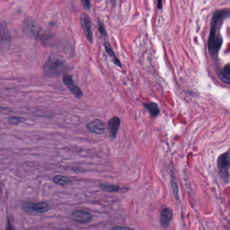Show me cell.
<instances>
[{
	"label": "cell",
	"mask_w": 230,
	"mask_h": 230,
	"mask_svg": "<svg viewBox=\"0 0 230 230\" xmlns=\"http://www.w3.org/2000/svg\"><path fill=\"white\" fill-rule=\"evenodd\" d=\"M226 11L216 12L211 20V31L208 40L209 50L212 55H216L219 52L223 43V39L219 33H217V24L219 21L226 16Z\"/></svg>",
	"instance_id": "6da1fadb"
},
{
	"label": "cell",
	"mask_w": 230,
	"mask_h": 230,
	"mask_svg": "<svg viewBox=\"0 0 230 230\" xmlns=\"http://www.w3.org/2000/svg\"><path fill=\"white\" fill-rule=\"evenodd\" d=\"M66 69L65 63L55 57H50L46 61L43 68L45 74L49 77L59 76Z\"/></svg>",
	"instance_id": "7a4b0ae2"
},
{
	"label": "cell",
	"mask_w": 230,
	"mask_h": 230,
	"mask_svg": "<svg viewBox=\"0 0 230 230\" xmlns=\"http://www.w3.org/2000/svg\"><path fill=\"white\" fill-rule=\"evenodd\" d=\"M22 28L24 34L31 38L38 40H44L47 39V36L43 28L32 18L25 19Z\"/></svg>",
	"instance_id": "3957f363"
},
{
	"label": "cell",
	"mask_w": 230,
	"mask_h": 230,
	"mask_svg": "<svg viewBox=\"0 0 230 230\" xmlns=\"http://www.w3.org/2000/svg\"><path fill=\"white\" fill-rule=\"evenodd\" d=\"M217 167L221 177L224 181L228 182L229 178L230 170V156L229 153H224L219 157L217 160Z\"/></svg>",
	"instance_id": "277c9868"
},
{
	"label": "cell",
	"mask_w": 230,
	"mask_h": 230,
	"mask_svg": "<svg viewBox=\"0 0 230 230\" xmlns=\"http://www.w3.org/2000/svg\"><path fill=\"white\" fill-rule=\"evenodd\" d=\"M11 45V36L6 24L0 23V52L9 49Z\"/></svg>",
	"instance_id": "5b68a950"
},
{
	"label": "cell",
	"mask_w": 230,
	"mask_h": 230,
	"mask_svg": "<svg viewBox=\"0 0 230 230\" xmlns=\"http://www.w3.org/2000/svg\"><path fill=\"white\" fill-rule=\"evenodd\" d=\"M63 82L64 84L68 87V90L72 92L76 98H80L82 97L83 93L79 87L76 85V83L73 82L72 77L69 75L64 73L63 76Z\"/></svg>",
	"instance_id": "8992f818"
},
{
	"label": "cell",
	"mask_w": 230,
	"mask_h": 230,
	"mask_svg": "<svg viewBox=\"0 0 230 230\" xmlns=\"http://www.w3.org/2000/svg\"><path fill=\"white\" fill-rule=\"evenodd\" d=\"M106 128V124L99 119H94L87 124V130L97 135H102L105 133Z\"/></svg>",
	"instance_id": "52a82bcc"
},
{
	"label": "cell",
	"mask_w": 230,
	"mask_h": 230,
	"mask_svg": "<svg viewBox=\"0 0 230 230\" xmlns=\"http://www.w3.org/2000/svg\"><path fill=\"white\" fill-rule=\"evenodd\" d=\"M82 27L83 31L84 32L85 35L90 43L93 42V34H92V23L91 20L87 14H82L80 18Z\"/></svg>",
	"instance_id": "ba28073f"
},
{
	"label": "cell",
	"mask_w": 230,
	"mask_h": 230,
	"mask_svg": "<svg viewBox=\"0 0 230 230\" xmlns=\"http://www.w3.org/2000/svg\"><path fill=\"white\" fill-rule=\"evenodd\" d=\"M72 217L79 223H86L92 219V215L87 211L76 210L72 213Z\"/></svg>",
	"instance_id": "9c48e42d"
},
{
	"label": "cell",
	"mask_w": 230,
	"mask_h": 230,
	"mask_svg": "<svg viewBox=\"0 0 230 230\" xmlns=\"http://www.w3.org/2000/svg\"><path fill=\"white\" fill-rule=\"evenodd\" d=\"M172 219V210L168 207H163L160 213V222L164 228H168Z\"/></svg>",
	"instance_id": "30bf717a"
},
{
	"label": "cell",
	"mask_w": 230,
	"mask_h": 230,
	"mask_svg": "<svg viewBox=\"0 0 230 230\" xmlns=\"http://www.w3.org/2000/svg\"><path fill=\"white\" fill-rule=\"evenodd\" d=\"M120 124V120L118 116L112 117L108 120V129L109 131V134L112 138H115L118 133L119 129Z\"/></svg>",
	"instance_id": "8fae6325"
},
{
	"label": "cell",
	"mask_w": 230,
	"mask_h": 230,
	"mask_svg": "<svg viewBox=\"0 0 230 230\" xmlns=\"http://www.w3.org/2000/svg\"><path fill=\"white\" fill-rule=\"evenodd\" d=\"M53 181L56 185L61 186H67L71 185L72 184V180L70 178L61 175H57L53 178Z\"/></svg>",
	"instance_id": "7c38bea8"
},
{
	"label": "cell",
	"mask_w": 230,
	"mask_h": 230,
	"mask_svg": "<svg viewBox=\"0 0 230 230\" xmlns=\"http://www.w3.org/2000/svg\"><path fill=\"white\" fill-rule=\"evenodd\" d=\"M33 211L38 213H43L51 209V206L46 202H40L35 203L31 207Z\"/></svg>",
	"instance_id": "4fadbf2b"
},
{
	"label": "cell",
	"mask_w": 230,
	"mask_h": 230,
	"mask_svg": "<svg viewBox=\"0 0 230 230\" xmlns=\"http://www.w3.org/2000/svg\"><path fill=\"white\" fill-rule=\"evenodd\" d=\"M144 106L153 117H157L160 115V108L157 104L154 102L145 103L144 104Z\"/></svg>",
	"instance_id": "5bb4252c"
},
{
	"label": "cell",
	"mask_w": 230,
	"mask_h": 230,
	"mask_svg": "<svg viewBox=\"0 0 230 230\" xmlns=\"http://www.w3.org/2000/svg\"><path fill=\"white\" fill-rule=\"evenodd\" d=\"M104 47H105V49H106V51L108 53V55H109V57L112 59V61L114 62V63L116 65L119 67V68H121V66H122V65H121L120 62L118 59V58L116 57L115 54L113 51V50H112V49L110 47V45L108 44V43H104Z\"/></svg>",
	"instance_id": "9a60e30c"
},
{
	"label": "cell",
	"mask_w": 230,
	"mask_h": 230,
	"mask_svg": "<svg viewBox=\"0 0 230 230\" xmlns=\"http://www.w3.org/2000/svg\"><path fill=\"white\" fill-rule=\"evenodd\" d=\"M171 185H172L174 197L176 200H179V190H178V183H177L175 175L172 172H171Z\"/></svg>",
	"instance_id": "2e32d148"
},
{
	"label": "cell",
	"mask_w": 230,
	"mask_h": 230,
	"mask_svg": "<svg viewBox=\"0 0 230 230\" xmlns=\"http://www.w3.org/2000/svg\"><path fill=\"white\" fill-rule=\"evenodd\" d=\"M100 188L104 191L109 192H119L120 190V187L113 185H106V184H102L100 185Z\"/></svg>",
	"instance_id": "e0dca14e"
},
{
	"label": "cell",
	"mask_w": 230,
	"mask_h": 230,
	"mask_svg": "<svg viewBox=\"0 0 230 230\" xmlns=\"http://www.w3.org/2000/svg\"><path fill=\"white\" fill-rule=\"evenodd\" d=\"M26 119L22 116H11L7 119V122L12 125H18L20 123H24L26 121Z\"/></svg>",
	"instance_id": "ac0fdd59"
},
{
	"label": "cell",
	"mask_w": 230,
	"mask_h": 230,
	"mask_svg": "<svg viewBox=\"0 0 230 230\" xmlns=\"http://www.w3.org/2000/svg\"><path fill=\"white\" fill-rule=\"evenodd\" d=\"M98 28H99V31L100 32H101V34L104 35H106V30H105V28H104V26L103 25V24L102 22H98Z\"/></svg>",
	"instance_id": "d6986e66"
},
{
	"label": "cell",
	"mask_w": 230,
	"mask_h": 230,
	"mask_svg": "<svg viewBox=\"0 0 230 230\" xmlns=\"http://www.w3.org/2000/svg\"><path fill=\"white\" fill-rule=\"evenodd\" d=\"M223 72L224 73V75H226V76H230V64H228L224 67Z\"/></svg>",
	"instance_id": "ffe728a7"
},
{
	"label": "cell",
	"mask_w": 230,
	"mask_h": 230,
	"mask_svg": "<svg viewBox=\"0 0 230 230\" xmlns=\"http://www.w3.org/2000/svg\"><path fill=\"white\" fill-rule=\"evenodd\" d=\"M112 230H134V229L131 228H128V227L117 226V227L112 228Z\"/></svg>",
	"instance_id": "44dd1931"
},
{
	"label": "cell",
	"mask_w": 230,
	"mask_h": 230,
	"mask_svg": "<svg viewBox=\"0 0 230 230\" xmlns=\"http://www.w3.org/2000/svg\"><path fill=\"white\" fill-rule=\"evenodd\" d=\"M6 230H14L13 226L10 222V220H7V223H6Z\"/></svg>",
	"instance_id": "7402d4cb"
},
{
	"label": "cell",
	"mask_w": 230,
	"mask_h": 230,
	"mask_svg": "<svg viewBox=\"0 0 230 230\" xmlns=\"http://www.w3.org/2000/svg\"><path fill=\"white\" fill-rule=\"evenodd\" d=\"M220 78L222 79V80L225 82V83H230V79H228L226 76H225V75H220Z\"/></svg>",
	"instance_id": "603a6c76"
},
{
	"label": "cell",
	"mask_w": 230,
	"mask_h": 230,
	"mask_svg": "<svg viewBox=\"0 0 230 230\" xmlns=\"http://www.w3.org/2000/svg\"><path fill=\"white\" fill-rule=\"evenodd\" d=\"M82 3L86 8H90V0H82Z\"/></svg>",
	"instance_id": "cb8c5ba5"
},
{
	"label": "cell",
	"mask_w": 230,
	"mask_h": 230,
	"mask_svg": "<svg viewBox=\"0 0 230 230\" xmlns=\"http://www.w3.org/2000/svg\"><path fill=\"white\" fill-rule=\"evenodd\" d=\"M162 0H157V6L160 9L162 8Z\"/></svg>",
	"instance_id": "d4e9b609"
},
{
	"label": "cell",
	"mask_w": 230,
	"mask_h": 230,
	"mask_svg": "<svg viewBox=\"0 0 230 230\" xmlns=\"http://www.w3.org/2000/svg\"><path fill=\"white\" fill-rule=\"evenodd\" d=\"M0 192H1V187H0Z\"/></svg>",
	"instance_id": "484cf974"
}]
</instances>
